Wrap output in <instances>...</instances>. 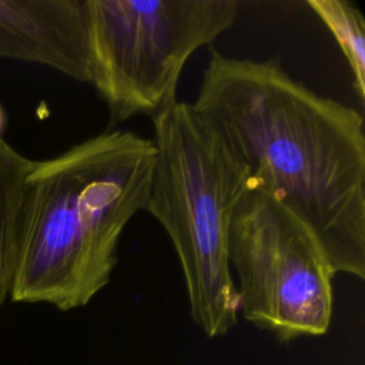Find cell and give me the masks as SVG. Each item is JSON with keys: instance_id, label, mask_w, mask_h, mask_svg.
<instances>
[{"instance_id": "cell-4", "label": "cell", "mask_w": 365, "mask_h": 365, "mask_svg": "<svg viewBox=\"0 0 365 365\" xmlns=\"http://www.w3.org/2000/svg\"><path fill=\"white\" fill-rule=\"evenodd\" d=\"M90 83L110 127L171 107L194 51L228 30L237 0H86Z\"/></svg>"}, {"instance_id": "cell-8", "label": "cell", "mask_w": 365, "mask_h": 365, "mask_svg": "<svg viewBox=\"0 0 365 365\" xmlns=\"http://www.w3.org/2000/svg\"><path fill=\"white\" fill-rule=\"evenodd\" d=\"M338 41L354 76V90L365 101V21L359 9L348 0H307Z\"/></svg>"}, {"instance_id": "cell-7", "label": "cell", "mask_w": 365, "mask_h": 365, "mask_svg": "<svg viewBox=\"0 0 365 365\" xmlns=\"http://www.w3.org/2000/svg\"><path fill=\"white\" fill-rule=\"evenodd\" d=\"M34 160L27 158L0 137V308L10 297L27 180Z\"/></svg>"}, {"instance_id": "cell-5", "label": "cell", "mask_w": 365, "mask_h": 365, "mask_svg": "<svg viewBox=\"0 0 365 365\" xmlns=\"http://www.w3.org/2000/svg\"><path fill=\"white\" fill-rule=\"evenodd\" d=\"M227 255L248 322L281 341L328 331L335 271L314 232L252 180L234 208Z\"/></svg>"}, {"instance_id": "cell-3", "label": "cell", "mask_w": 365, "mask_h": 365, "mask_svg": "<svg viewBox=\"0 0 365 365\" xmlns=\"http://www.w3.org/2000/svg\"><path fill=\"white\" fill-rule=\"evenodd\" d=\"M153 124L155 163L145 211L174 245L194 322L208 338L221 336L240 314L227 245L250 174L191 103L175 101Z\"/></svg>"}, {"instance_id": "cell-9", "label": "cell", "mask_w": 365, "mask_h": 365, "mask_svg": "<svg viewBox=\"0 0 365 365\" xmlns=\"http://www.w3.org/2000/svg\"><path fill=\"white\" fill-rule=\"evenodd\" d=\"M3 125H4V113H3V108L0 107V137H1V130H3Z\"/></svg>"}, {"instance_id": "cell-6", "label": "cell", "mask_w": 365, "mask_h": 365, "mask_svg": "<svg viewBox=\"0 0 365 365\" xmlns=\"http://www.w3.org/2000/svg\"><path fill=\"white\" fill-rule=\"evenodd\" d=\"M0 58L43 64L90 83L86 0H0Z\"/></svg>"}, {"instance_id": "cell-1", "label": "cell", "mask_w": 365, "mask_h": 365, "mask_svg": "<svg viewBox=\"0 0 365 365\" xmlns=\"http://www.w3.org/2000/svg\"><path fill=\"white\" fill-rule=\"evenodd\" d=\"M194 110L252 184L317 237L335 274L365 278V134L359 111L292 78L277 58L212 50Z\"/></svg>"}, {"instance_id": "cell-2", "label": "cell", "mask_w": 365, "mask_h": 365, "mask_svg": "<svg viewBox=\"0 0 365 365\" xmlns=\"http://www.w3.org/2000/svg\"><path fill=\"white\" fill-rule=\"evenodd\" d=\"M154 163V141L125 130L34 161L10 299L87 305L110 282L127 224L147 207Z\"/></svg>"}]
</instances>
